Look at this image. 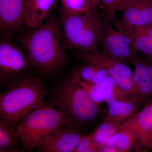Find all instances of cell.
<instances>
[{
    "mask_svg": "<svg viewBox=\"0 0 152 152\" xmlns=\"http://www.w3.org/2000/svg\"><path fill=\"white\" fill-rule=\"evenodd\" d=\"M99 48L104 55L127 65L134 63L139 52L132 40L123 30L106 22Z\"/></svg>",
    "mask_w": 152,
    "mask_h": 152,
    "instance_id": "7",
    "label": "cell"
},
{
    "mask_svg": "<svg viewBox=\"0 0 152 152\" xmlns=\"http://www.w3.org/2000/svg\"><path fill=\"white\" fill-rule=\"evenodd\" d=\"M147 148H152V137L151 138V140H150L149 142Z\"/></svg>",
    "mask_w": 152,
    "mask_h": 152,
    "instance_id": "26",
    "label": "cell"
},
{
    "mask_svg": "<svg viewBox=\"0 0 152 152\" xmlns=\"http://www.w3.org/2000/svg\"><path fill=\"white\" fill-rule=\"evenodd\" d=\"M138 142V139L134 133L121 129L108 141L106 145L115 148L119 152L130 151Z\"/></svg>",
    "mask_w": 152,
    "mask_h": 152,
    "instance_id": "19",
    "label": "cell"
},
{
    "mask_svg": "<svg viewBox=\"0 0 152 152\" xmlns=\"http://www.w3.org/2000/svg\"><path fill=\"white\" fill-rule=\"evenodd\" d=\"M80 78L83 81L99 85L102 82L110 75L106 70L95 64L84 61L79 68Z\"/></svg>",
    "mask_w": 152,
    "mask_h": 152,
    "instance_id": "20",
    "label": "cell"
},
{
    "mask_svg": "<svg viewBox=\"0 0 152 152\" xmlns=\"http://www.w3.org/2000/svg\"><path fill=\"white\" fill-rule=\"evenodd\" d=\"M33 67L26 52L13 42L4 39L0 42V85L6 87L24 78ZM29 76V75H28Z\"/></svg>",
    "mask_w": 152,
    "mask_h": 152,
    "instance_id": "6",
    "label": "cell"
},
{
    "mask_svg": "<svg viewBox=\"0 0 152 152\" xmlns=\"http://www.w3.org/2000/svg\"><path fill=\"white\" fill-rule=\"evenodd\" d=\"M112 24L127 34L132 40L138 51L152 62V24L131 27L123 25L116 18Z\"/></svg>",
    "mask_w": 152,
    "mask_h": 152,
    "instance_id": "14",
    "label": "cell"
},
{
    "mask_svg": "<svg viewBox=\"0 0 152 152\" xmlns=\"http://www.w3.org/2000/svg\"><path fill=\"white\" fill-rule=\"evenodd\" d=\"M64 126L67 122L61 113L45 103L22 119L16 128L22 146L32 152L39 151Z\"/></svg>",
    "mask_w": 152,
    "mask_h": 152,
    "instance_id": "4",
    "label": "cell"
},
{
    "mask_svg": "<svg viewBox=\"0 0 152 152\" xmlns=\"http://www.w3.org/2000/svg\"><path fill=\"white\" fill-rule=\"evenodd\" d=\"M83 135L77 129L64 126L37 152H74Z\"/></svg>",
    "mask_w": 152,
    "mask_h": 152,
    "instance_id": "12",
    "label": "cell"
},
{
    "mask_svg": "<svg viewBox=\"0 0 152 152\" xmlns=\"http://www.w3.org/2000/svg\"><path fill=\"white\" fill-rule=\"evenodd\" d=\"M60 17L66 51H92L99 49L101 34L106 23L102 11L88 15L60 10Z\"/></svg>",
    "mask_w": 152,
    "mask_h": 152,
    "instance_id": "5",
    "label": "cell"
},
{
    "mask_svg": "<svg viewBox=\"0 0 152 152\" xmlns=\"http://www.w3.org/2000/svg\"><path fill=\"white\" fill-rule=\"evenodd\" d=\"M21 143L16 127L0 117V152H20Z\"/></svg>",
    "mask_w": 152,
    "mask_h": 152,
    "instance_id": "17",
    "label": "cell"
},
{
    "mask_svg": "<svg viewBox=\"0 0 152 152\" xmlns=\"http://www.w3.org/2000/svg\"><path fill=\"white\" fill-rule=\"evenodd\" d=\"M21 42L33 67L42 75L56 74L67 62L62 28L56 18L49 17L42 25L31 28Z\"/></svg>",
    "mask_w": 152,
    "mask_h": 152,
    "instance_id": "1",
    "label": "cell"
},
{
    "mask_svg": "<svg viewBox=\"0 0 152 152\" xmlns=\"http://www.w3.org/2000/svg\"><path fill=\"white\" fill-rule=\"evenodd\" d=\"M78 82L85 90L90 99L97 106L99 107L104 102L102 90L99 85L87 83L79 79Z\"/></svg>",
    "mask_w": 152,
    "mask_h": 152,
    "instance_id": "24",
    "label": "cell"
},
{
    "mask_svg": "<svg viewBox=\"0 0 152 152\" xmlns=\"http://www.w3.org/2000/svg\"><path fill=\"white\" fill-rule=\"evenodd\" d=\"M28 0H0L1 32H12L25 23Z\"/></svg>",
    "mask_w": 152,
    "mask_h": 152,
    "instance_id": "10",
    "label": "cell"
},
{
    "mask_svg": "<svg viewBox=\"0 0 152 152\" xmlns=\"http://www.w3.org/2000/svg\"><path fill=\"white\" fill-rule=\"evenodd\" d=\"M59 0H28L25 23L31 28L40 26L50 17Z\"/></svg>",
    "mask_w": 152,
    "mask_h": 152,
    "instance_id": "15",
    "label": "cell"
},
{
    "mask_svg": "<svg viewBox=\"0 0 152 152\" xmlns=\"http://www.w3.org/2000/svg\"><path fill=\"white\" fill-rule=\"evenodd\" d=\"M133 64L135 70L132 80L135 94L133 99L141 103L152 97V62L139 53Z\"/></svg>",
    "mask_w": 152,
    "mask_h": 152,
    "instance_id": "9",
    "label": "cell"
},
{
    "mask_svg": "<svg viewBox=\"0 0 152 152\" xmlns=\"http://www.w3.org/2000/svg\"><path fill=\"white\" fill-rule=\"evenodd\" d=\"M107 103V111L104 121H112L121 124L135 114L138 108V102L133 99H113Z\"/></svg>",
    "mask_w": 152,
    "mask_h": 152,
    "instance_id": "16",
    "label": "cell"
},
{
    "mask_svg": "<svg viewBox=\"0 0 152 152\" xmlns=\"http://www.w3.org/2000/svg\"><path fill=\"white\" fill-rule=\"evenodd\" d=\"M104 102L107 103L113 99L129 100L124 94L115 80L110 75L105 78L100 84Z\"/></svg>",
    "mask_w": 152,
    "mask_h": 152,
    "instance_id": "22",
    "label": "cell"
},
{
    "mask_svg": "<svg viewBox=\"0 0 152 152\" xmlns=\"http://www.w3.org/2000/svg\"><path fill=\"white\" fill-rule=\"evenodd\" d=\"M152 137V134L151 136V139H150V140H151V138ZM149 142H150V141H149ZM147 147H148V146H147Z\"/></svg>",
    "mask_w": 152,
    "mask_h": 152,
    "instance_id": "27",
    "label": "cell"
},
{
    "mask_svg": "<svg viewBox=\"0 0 152 152\" xmlns=\"http://www.w3.org/2000/svg\"><path fill=\"white\" fill-rule=\"evenodd\" d=\"M120 129L134 134L140 145L147 148L152 134V104L122 124Z\"/></svg>",
    "mask_w": 152,
    "mask_h": 152,
    "instance_id": "11",
    "label": "cell"
},
{
    "mask_svg": "<svg viewBox=\"0 0 152 152\" xmlns=\"http://www.w3.org/2000/svg\"><path fill=\"white\" fill-rule=\"evenodd\" d=\"M101 148L96 143L93 132L88 134H84L74 152H98Z\"/></svg>",
    "mask_w": 152,
    "mask_h": 152,
    "instance_id": "25",
    "label": "cell"
},
{
    "mask_svg": "<svg viewBox=\"0 0 152 152\" xmlns=\"http://www.w3.org/2000/svg\"><path fill=\"white\" fill-rule=\"evenodd\" d=\"M122 12L120 21L125 26L133 27L152 24V0H132Z\"/></svg>",
    "mask_w": 152,
    "mask_h": 152,
    "instance_id": "13",
    "label": "cell"
},
{
    "mask_svg": "<svg viewBox=\"0 0 152 152\" xmlns=\"http://www.w3.org/2000/svg\"><path fill=\"white\" fill-rule=\"evenodd\" d=\"M48 94L42 80L34 76L12 83L0 95V115L16 127L22 119L46 103Z\"/></svg>",
    "mask_w": 152,
    "mask_h": 152,
    "instance_id": "3",
    "label": "cell"
},
{
    "mask_svg": "<svg viewBox=\"0 0 152 152\" xmlns=\"http://www.w3.org/2000/svg\"><path fill=\"white\" fill-rule=\"evenodd\" d=\"M121 125L116 122L104 121L93 131L95 141L101 150L106 145L110 138L120 130Z\"/></svg>",
    "mask_w": 152,
    "mask_h": 152,
    "instance_id": "21",
    "label": "cell"
},
{
    "mask_svg": "<svg viewBox=\"0 0 152 152\" xmlns=\"http://www.w3.org/2000/svg\"><path fill=\"white\" fill-rule=\"evenodd\" d=\"M78 68L61 80L48 95L49 104L63 114L67 126L82 132L94 121L99 107L80 84Z\"/></svg>",
    "mask_w": 152,
    "mask_h": 152,
    "instance_id": "2",
    "label": "cell"
},
{
    "mask_svg": "<svg viewBox=\"0 0 152 152\" xmlns=\"http://www.w3.org/2000/svg\"><path fill=\"white\" fill-rule=\"evenodd\" d=\"M102 7L105 21L112 23L115 18L116 13L122 12L129 5L132 0H99Z\"/></svg>",
    "mask_w": 152,
    "mask_h": 152,
    "instance_id": "23",
    "label": "cell"
},
{
    "mask_svg": "<svg viewBox=\"0 0 152 152\" xmlns=\"http://www.w3.org/2000/svg\"><path fill=\"white\" fill-rule=\"evenodd\" d=\"M76 51L78 59L93 63L106 70L118 86L122 84L127 77L132 80L133 72L127 65L106 56L99 49L92 51Z\"/></svg>",
    "mask_w": 152,
    "mask_h": 152,
    "instance_id": "8",
    "label": "cell"
},
{
    "mask_svg": "<svg viewBox=\"0 0 152 152\" xmlns=\"http://www.w3.org/2000/svg\"><path fill=\"white\" fill-rule=\"evenodd\" d=\"M60 10L71 14L92 15L98 12L99 0H60Z\"/></svg>",
    "mask_w": 152,
    "mask_h": 152,
    "instance_id": "18",
    "label": "cell"
}]
</instances>
